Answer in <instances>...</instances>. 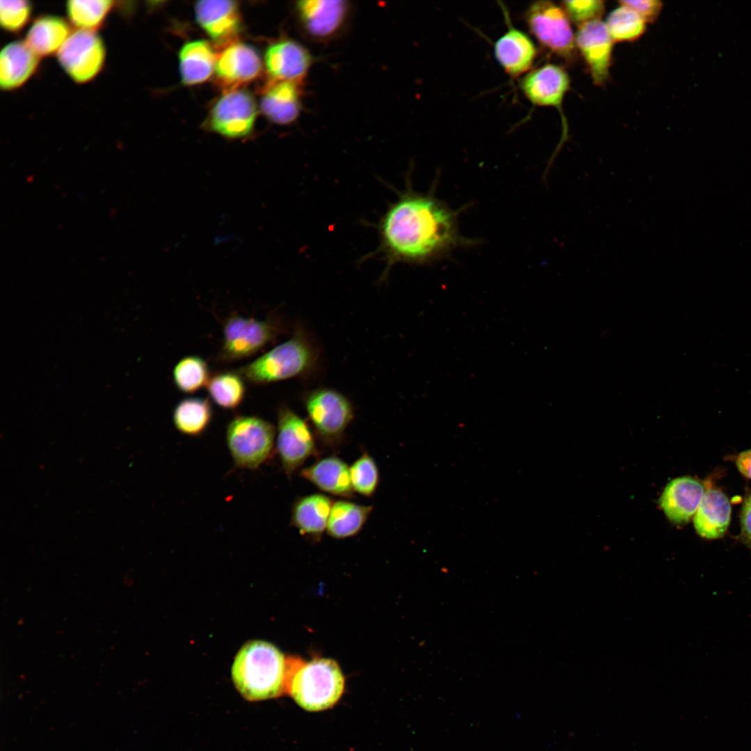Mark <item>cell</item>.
<instances>
[{
  "instance_id": "obj_4",
  "label": "cell",
  "mask_w": 751,
  "mask_h": 751,
  "mask_svg": "<svg viewBox=\"0 0 751 751\" xmlns=\"http://www.w3.org/2000/svg\"><path fill=\"white\" fill-rule=\"evenodd\" d=\"M344 690V677L337 664L327 659L305 663L293 660L287 693L309 711H319L334 706Z\"/></svg>"
},
{
  "instance_id": "obj_37",
  "label": "cell",
  "mask_w": 751,
  "mask_h": 751,
  "mask_svg": "<svg viewBox=\"0 0 751 751\" xmlns=\"http://www.w3.org/2000/svg\"><path fill=\"white\" fill-rule=\"evenodd\" d=\"M741 539L751 550V494L748 495L741 512Z\"/></svg>"
},
{
  "instance_id": "obj_22",
  "label": "cell",
  "mask_w": 751,
  "mask_h": 751,
  "mask_svg": "<svg viewBox=\"0 0 751 751\" xmlns=\"http://www.w3.org/2000/svg\"><path fill=\"white\" fill-rule=\"evenodd\" d=\"M730 518L731 505L727 496L718 489L704 491L693 519L697 533L709 540L721 538L726 533Z\"/></svg>"
},
{
  "instance_id": "obj_35",
  "label": "cell",
  "mask_w": 751,
  "mask_h": 751,
  "mask_svg": "<svg viewBox=\"0 0 751 751\" xmlns=\"http://www.w3.org/2000/svg\"><path fill=\"white\" fill-rule=\"evenodd\" d=\"M561 7L570 22L579 26L601 19L605 11V2L602 0H566L561 2Z\"/></svg>"
},
{
  "instance_id": "obj_28",
  "label": "cell",
  "mask_w": 751,
  "mask_h": 751,
  "mask_svg": "<svg viewBox=\"0 0 751 751\" xmlns=\"http://www.w3.org/2000/svg\"><path fill=\"white\" fill-rule=\"evenodd\" d=\"M372 510V506L347 500L333 502L326 529L328 533L337 539L356 535L363 528Z\"/></svg>"
},
{
  "instance_id": "obj_30",
  "label": "cell",
  "mask_w": 751,
  "mask_h": 751,
  "mask_svg": "<svg viewBox=\"0 0 751 751\" xmlns=\"http://www.w3.org/2000/svg\"><path fill=\"white\" fill-rule=\"evenodd\" d=\"M115 2L109 0H71L66 11L71 24L79 30L95 31L105 22Z\"/></svg>"
},
{
  "instance_id": "obj_23",
  "label": "cell",
  "mask_w": 751,
  "mask_h": 751,
  "mask_svg": "<svg viewBox=\"0 0 751 751\" xmlns=\"http://www.w3.org/2000/svg\"><path fill=\"white\" fill-rule=\"evenodd\" d=\"M300 476L330 494L347 499L354 496L349 467L337 456L323 458L302 469Z\"/></svg>"
},
{
  "instance_id": "obj_34",
  "label": "cell",
  "mask_w": 751,
  "mask_h": 751,
  "mask_svg": "<svg viewBox=\"0 0 751 751\" xmlns=\"http://www.w3.org/2000/svg\"><path fill=\"white\" fill-rule=\"evenodd\" d=\"M33 6L29 1H1L0 24L6 31L17 33L28 24Z\"/></svg>"
},
{
  "instance_id": "obj_16",
  "label": "cell",
  "mask_w": 751,
  "mask_h": 751,
  "mask_svg": "<svg viewBox=\"0 0 751 751\" xmlns=\"http://www.w3.org/2000/svg\"><path fill=\"white\" fill-rule=\"evenodd\" d=\"M613 40L606 24L593 20L578 26L575 45L587 64L593 82L605 84L609 77Z\"/></svg>"
},
{
  "instance_id": "obj_11",
  "label": "cell",
  "mask_w": 751,
  "mask_h": 751,
  "mask_svg": "<svg viewBox=\"0 0 751 751\" xmlns=\"http://www.w3.org/2000/svg\"><path fill=\"white\" fill-rule=\"evenodd\" d=\"M57 59L73 81L86 83L94 79L104 67L105 45L95 31L78 29L70 34L59 49Z\"/></svg>"
},
{
  "instance_id": "obj_18",
  "label": "cell",
  "mask_w": 751,
  "mask_h": 751,
  "mask_svg": "<svg viewBox=\"0 0 751 751\" xmlns=\"http://www.w3.org/2000/svg\"><path fill=\"white\" fill-rule=\"evenodd\" d=\"M494 54L504 72L515 79L533 69L538 50L528 34L510 25L494 42Z\"/></svg>"
},
{
  "instance_id": "obj_33",
  "label": "cell",
  "mask_w": 751,
  "mask_h": 751,
  "mask_svg": "<svg viewBox=\"0 0 751 751\" xmlns=\"http://www.w3.org/2000/svg\"><path fill=\"white\" fill-rule=\"evenodd\" d=\"M353 491L364 496H371L379 484V471L374 459L363 453L349 467Z\"/></svg>"
},
{
  "instance_id": "obj_5",
  "label": "cell",
  "mask_w": 751,
  "mask_h": 751,
  "mask_svg": "<svg viewBox=\"0 0 751 751\" xmlns=\"http://www.w3.org/2000/svg\"><path fill=\"white\" fill-rule=\"evenodd\" d=\"M276 430L257 416L236 415L227 423L226 444L236 467L256 470L272 455Z\"/></svg>"
},
{
  "instance_id": "obj_15",
  "label": "cell",
  "mask_w": 751,
  "mask_h": 751,
  "mask_svg": "<svg viewBox=\"0 0 751 751\" xmlns=\"http://www.w3.org/2000/svg\"><path fill=\"white\" fill-rule=\"evenodd\" d=\"M570 86V79L566 70L554 63L533 68L519 81L520 90L532 104L554 107L559 111Z\"/></svg>"
},
{
  "instance_id": "obj_36",
  "label": "cell",
  "mask_w": 751,
  "mask_h": 751,
  "mask_svg": "<svg viewBox=\"0 0 751 751\" xmlns=\"http://www.w3.org/2000/svg\"><path fill=\"white\" fill-rule=\"evenodd\" d=\"M618 3L636 11L646 23L655 22L663 8V3L658 0H622L619 1Z\"/></svg>"
},
{
  "instance_id": "obj_17",
  "label": "cell",
  "mask_w": 751,
  "mask_h": 751,
  "mask_svg": "<svg viewBox=\"0 0 751 751\" xmlns=\"http://www.w3.org/2000/svg\"><path fill=\"white\" fill-rule=\"evenodd\" d=\"M197 22L220 49L236 42L241 15L235 1H200L195 5Z\"/></svg>"
},
{
  "instance_id": "obj_14",
  "label": "cell",
  "mask_w": 751,
  "mask_h": 751,
  "mask_svg": "<svg viewBox=\"0 0 751 751\" xmlns=\"http://www.w3.org/2000/svg\"><path fill=\"white\" fill-rule=\"evenodd\" d=\"M314 58L307 47L290 38H281L269 45L264 56L268 81L302 83Z\"/></svg>"
},
{
  "instance_id": "obj_12",
  "label": "cell",
  "mask_w": 751,
  "mask_h": 751,
  "mask_svg": "<svg viewBox=\"0 0 751 751\" xmlns=\"http://www.w3.org/2000/svg\"><path fill=\"white\" fill-rule=\"evenodd\" d=\"M257 109L254 97L246 90L224 92L213 106L209 116L211 129L228 138H241L252 131Z\"/></svg>"
},
{
  "instance_id": "obj_38",
  "label": "cell",
  "mask_w": 751,
  "mask_h": 751,
  "mask_svg": "<svg viewBox=\"0 0 751 751\" xmlns=\"http://www.w3.org/2000/svg\"><path fill=\"white\" fill-rule=\"evenodd\" d=\"M735 464L744 477L751 479V449L740 453L736 458Z\"/></svg>"
},
{
  "instance_id": "obj_6",
  "label": "cell",
  "mask_w": 751,
  "mask_h": 751,
  "mask_svg": "<svg viewBox=\"0 0 751 751\" xmlns=\"http://www.w3.org/2000/svg\"><path fill=\"white\" fill-rule=\"evenodd\" d=\"M301 401L315 437L326 446H338L354 417L348 397L322 387L305 391Z\"/></svg>"
},
{
  "instance_id": "obj_21",
  "label": "cell",
  "mask_w": 751,
  "mask_h": 751,
  "mask_svg": "<svg viewBox=\"0 0 751 751\" xmlns=\"http://www.w3.org/2000/svg\"><path fill=\"white\" fill-rule=\"evenodd\" d=\"M40 57L24 41L5 45L0 54V86L6 91L19 88L37 71Z\"/></svg>"
},
{
  "instance_id": "obj_1",
  "label": "cell",
  "mask_w": 751,
  "mask_h": 751,
  "mask_svg": "<svg viewBox=\"0 0 751 751\" xmlns=\"http://www.w3.org/2000/svg\"><path fill=\"white\" fill-rule=\"evenodd\" d=\"M457 212L433 193L408 188L379 223L380 248L389 264H424L474 243L459 232Z\"/></svg>"
},
{
  "instance_id": "obj_7",
  "label": "cell",
  "mask_w": 751,
  "mask_h": 751,
  "mask_svg": "<svg viewBox=\"0 0 751 751\" xmlns=\"http://www.w3.org/2000/svg\"><path fill=\"white\" fill-rule=\"evenodd\" d=\"M524 19L529 32L543 47L566 61L574 60L575 35L561 6L551 1H534L526 9Z\"/></svg>"
},
{
  "instance_id": "obj_20",
  "label": "cell",
  "mask_w": 751,
  "mask_h": 751,
  "mask_svg": "<svg viewBox=\"0 0 751 751\" xmlns=\"http://www.w3.org/2000/svg\"><path fill=\"white\" fill-rule=\"evenodd\" d=\"M704 493V485L699 480L689 476L677 478L665 487L660 506L672 522L686 524L695 514Z\"/></svg>"
},
{
  "instance_id": "obj_3",
  "label": "cell",
  "mask_w": 751,
  "mask_h": 751,
  "mask_svg": "<svg viewBox=\"0 0 751 751\" xmlns=\"http://www.w3.org/2000/svg\"><path fill=\"white\" fill-rule=\"evenodd\" d=\"M318 360L315 341L298 326L288 340L236 371L252 384L266 385L309 375Z\"/></svg>"
},
{
  "instance_id": "obj_8",
  "label": "cell",
  "mask_w": 751,
  "mask_h": 751,
  "mask_svg": "<svg viewBox=\"0 0 751 751\" xmlns=\"http://www.w3.org/2000/svg\"><path fill=\"white\" fill-rule=\"evenodd\" d=\"M282 330L281 323L274 317L259 320L232 315L223 325L218 358L228 362L250 357L276 339Z\"/></svg>"
},
{
  "instance_id": "obj_25",
  "label": "cell",
  "mask_w": 751,
  "mask_h": 751,
  "mask_svg": "<svg viewBox=\"0 0 751 751\" xmlns=\"http://www.w3.org/2000/svg\"><path fill=\"white\" fill-rule=\"evenodd\" d=\"M217 54L210 43L197 40L185 43L179 52L181 82L195 86L207 81L215 72Z\"/></svg>"
},
{
  "instance_id": "obj_24",
  "label": "cell",
  "mask_w": 751,
  "mask_h": 751,
  "mask_svg": "<svg viewBox=\"0 0 751 751\" xmlns=\"http://www.w3.org/2000/svg\"><path fill=\"white\" fill-rule=\"evenodd\" d=\"M333 502L323 494H312L297 499L291 508V523L299 532L314 538L327 529Z\"/></svg>"
},
{
  "instance_id": "obj_32",
  "label": "cell",
  "mask_w": 751,
  "mask_h": 751,
  "mask_svg": "<svg viewBox=\"0 0 751 751\" xmlns=\"http://www.w3.org/2000/svg\"><path fill=\"white\" fill-rule=\"evenodd\" d=\"M606 26L614 42H631L646 30V22L636 11L620 5L608 15Z\"/></svg>"
},
{
  "instance_id": "obj_29",
  "label": "cell",
  "mask_w": 751,
  "mask_h": 751,
  "mask_svg": "<svg viewBox=\"0 0 751 751\" xmlns=\"http://www.w3.org/2000/svg\"><path fill=\"white\" fill-rule=\"evenodd\" d=\"M207 389L211 400L225 410L238 407L246 391L243 378L236 371L216 373L210 378Z\"/></svg>"
},
{
  "instance_id": "obj_27",
  "label": "cell",
  "mask_w": 751,
  "mask_h": 751,
  "mask_svg": "<svg viewBox=\"0 0 751 751\" xmlns=\"http://www.w3.org/2000/svg\"><path fill=\"white\" fill-rule=\"evenodd\" d=\"M213 417V407L207 398L187 397L175 407L172 421L177 430L189 437H199L209 427Z\"/></svg>"
},
{
  "instance_id": "obj_26",
  "label": "cell",
  "mask_w": 751,
  "mask_h": 751,
  "mask_svg": "<svg viewBox=\"0 0 751 751\" xmlns=\"http://www.w3.org/2000/svg\"><path fill=\"white\" fill-rule=\"evenodd\" d=\"M70 31L69 24L63 17L44 15L34 20L24 42L40 58L49 56L58 53Z\"/></svg>"
},
{
  "instance_id": "obj_10",
  "label": "cell",
  "mask_w": 751,
  "mask_h": 751,
  "mask_svg": "<svg viewBox=\"0 0 751 751\" xmlns=\"http://www.w3.org/2000/svg\"><path fill=\"white\" fill-rule=\"evenodd\" d=\"M276 449L282 467L289 478L312 455H316L315 435L307 421L289 406L277 410Z\"/></svg>"
},
{
  "instance_id": "obj_31",
  "label": "cell",
  "mask_w": 751,
  "mask_h": 751,
  "mask_svg": "<svg viewBox=\"0 0 751 751\" xmlns=\"http://www.w3.org/2000/svg\"><path fill=\"white\" fill-rule=\"evenodd\" d=\"M176 387L185 394H193L207 386L209 379L207 363L201 357L188 355L181 358L172 371Z\"/></svg>"
},
{
  "instance_id": "obj_13",
  "label": "cell",
  "mask_w": 751,
  "mask_h": 751,
  "mask_svg": "<svg viewBox=\"0 0 751 751\" xmlns=\"http://www.w3.org/2000/svg\"><path fill=\"white\" fill-rule=\"evenodd\" d=\"M261 69V60L257 50L236 41L217 54L216 83L224 92L237 90L257 78Z\"/></svg>"
},
{
  "instance_id": "obj_19",
  "label": "cell",
  "mask_w": 751,
  "mask_h": 751,
  "mask_svg": "<svg viewBox=\"0 0 751 751\" xmlns=\"http://www.w3.org/2000/svg\"><path fill=\"white\" fill-rule=\"evenodd\" d=\"M302 83L268 81L260 101L263 114L272 122L280 125L293 123L302 108Z\"/></svg>"
},
{
  "instance_id": "obj_2",
  "label": "cell",
  "mask_w": 751,
  "mask_h": 751,
  "mask_svg": "<svg viewBox=\"0 0 751 751\" xmlns=\"http://www.w3.org/2000/svg\"><path fill=\"white\" fill-rule=\"evenodd\" d=\"M293 659L286 658L270 643L249 641L234 658L232 667L234 684L250 701L279 697L287 693Z\"/></svg>"
},
{
  "instance_id": "obj_9",
  "label": "cell",
  "mask_w": 751,
  "mask_h": 751,
  "mask_svg": "<svg viewBox=\"0 0 751 751\" xmlns=\"http://www.w3.org/2000/svg\"><path fill=\"white\" fill-rule=\"evenodd\" d=\"M294 12L306 39L326 43L344 33L350 21L353 6L344 0H303L294 3Z\"/></svg>"
}]
</instances>
